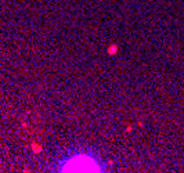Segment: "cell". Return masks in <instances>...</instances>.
Masks as SVG:
<instances>
[{
    "label": "cell",
    "mask_w": 184,
    "mask_h": 173,
    "mask_svg": "<svg viewBox=\"0 0 184 173\" xmlns=\"http://www.w3.org/2000/svg\"><path fill=\"white\" fill-rule=\"evenodd\" d=\"M61 172H101V166L97 161L86 154H79L61 165Z\"/></svg>",
    "instance_id": "cell-1"
}]
</instances>
